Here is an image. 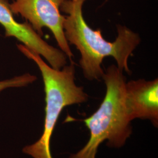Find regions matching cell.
<instances>
[{
	"instance_id": "obj_1",
	"label": "cell",
	"mask_w": 158,
	"mask_h": 158,
	"mask_svg": "<svg viewBox=\"0 0 158 158\" xmlns=\"http://www.w3.org/2000/svg\"><path fill=\"white\" fill-rule=\"evenodd\" d=\"M86 0H64L60 11L66 13L63 28L68 43L79 50V63L85 79L99 80L104 70L102 63L106 57L112 56L117 67L130 73L128 59L141 42L139 35L125 26L118 25L117 36L113 42L105 40L100 29L94 30L85 22L83 15V5Z\"/></svg>"
},
{
	"instance_id": "obj_2",
	"label": "cell",
	"mask_w": 158,
	"mask_h": 158,
	"mask_svg": "<svg viewBox=\"0 0 158 158\" xmlns=\"http://www.w3.org/2000/svg\"><path fill=\"white\" fill-rule=\"evenodd\" d=\"M102 79L106 93L100 107L89 117L83 119L90 131V138L85 147L69 158H96L103 142L111 148L124 147L132 133L125 106L126 77L117 66H109Z\"/></svg>"
},
{
	"instance_id": "obj_3",
	"label": "cell",
	"mask_w": 158,
	"mask_h": 158,
	"mask_svg": "<svg viewBox=\"0 0 158 158\" xmlns=\"http://www.w3.org/2000/svg\"><path fill=\"white\" fill-rule=\"evenodd\" d=\"M17 48L38 66L45 93V117L42 134L37 141L24 147L23 152L33 158H53L51 151V138L63 110L69 106L87 102L89 96L83 87L75 83L73 63L57 70L49 66L39 54L27 46L18 44Z\"/></svg>"
},
{
	"instance_id": "obj_4",
	"label": "cell",
	"mask_w": 158,
	"mask_h": 158,
	"mask_svg": "<svg viewBox=\"0 0 158 158\" xmlns=\"http://www.w3.org/2000/svg\"><path fill=\"white\" fill-rule=\"evenodd\" d=\"M64 0H14L10 4L14 15H20L29 23L34 31L43 36L42 29H49L53 35L60 49L70 61L73 57L66 39L63 24L66 17L60 14Z\"/></svg>"
},
{
	"instance_id": "obj_5",
	"label": "cell",
	"mask_w": 158,
	"mask_h": 158,
	"mask_svg": "<svg viewBox=\"0 0 158 158\" xmlns=\"http://www.w3.org/2000/svg\"><path fill=\"white\" fill-rule=\"evenodd\" d=\"M0 24L4 29L6 37L15 38L44 57L52 68L60 70L66 65L67 56L63 52L47 43L29 23H20L15 20L8 0H0Z\"/></svg>"
},
{
	"instance_id": "obj_6",
	"label": "cell",
	"mask_w": 158,
	"mask_h": 158,
	"mask_svg": "<svg viewBox=\"0 0 158 158\" xmlns=\"http://www.w3.org/2000/svg\"><path fill=\"white\" fill-rule=\"evenodd\" d=\"M125 106L130 121L148 119L158 127V79L131 80L125 86Z\"/></svg>"
},
{
	"instance_id": "obj_7",
	"label": "cell",
	"mask_w": 158,
	"mask_h": 158,
	"mask_svg": "<svg viewBox=\"0 0 158 158\" xmlns=\"http://www.w3.org/2000/svg\"><path fill=\"white\" fill-rule=\"evenodd\" d=\"M36 79V76L27 73L11 79L0 81V93L1 91L9 88H18L27 86L33 83Z\"/></svg>"
},
{
	"instance_id": "obj_8",
	"label": "cell",
	"mask_w": 158,
	"mask_h": 158,
	"mask_svg": "<svg viewBox=\"0 0 158 158\" xmlns=\"http://www.w3.org/2000/svg\"><path fill=\"white\" fill-rule=\"evenodd\" d=\"M72 1H77V0H72Z\"/></svg>"
}]
</instances>
